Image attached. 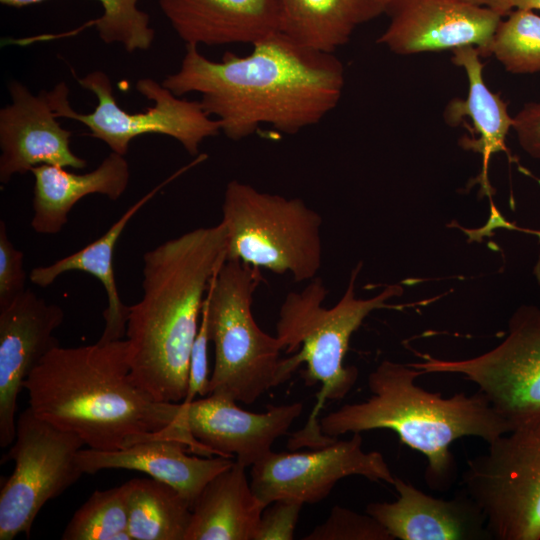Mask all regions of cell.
<instances>
[{
  "label": "cell",
  "mask_w": 540,
  "mask_h": 540,
  "mask_svg": "<svg viewBox=\"0 0 540 540\" xmlns=\"http://www.w3.org/2000/svg\"><path fill=\"white\" fill-rule=\"evenodd\" d=\"M246 56L227 52L213 61L186 44L177 72L162 85L174 95L196 92L221 132L239 141L260 125L293 135L319 123L339 103L345 73L333 54L303 46L281 31L252 44Z\"/></svg>",
  "instance_id": "1"
},
{
  "label": "cell",
  "mask_w": 540,
  "mask_h": 540,
  "mask_svg": "<svg viewBox=\"0 0 540 540\" xmlns=\"http://www.w3.org/2000/svg\"><path fill=\"white\" fill-rule=\"evenodd\" d=\"M39 418L78 435L91 449L113 451L172 440L213 456L184 428L181 403L154 400L130 374L126 339L50 350L24 381Z\"/></svg>",
  "instance_id": "2"
},
{
  "label": "cell",
  "mask_w": 540,
  "mask_h": 540,
  "mask_svg": "<svg viewBox=\"0 0 540 540\" xmlns=\"http://www.w3.org/2000/svg\"><path fill=\"white\" fill-rule=\"evenodd\" d=\"M220 221L169 239L143 256V294L126 328L130 374L154 400L181 403L210 284L226 261Z\"/></svg>",
  "instance_id": "3"
},
{
  "label": "cell",
  "mask_w": 540,
  "mask_h": 540,
  "mask_svg": "<svg viewBox=\"0 0 540 540\" xmlns=\"http://www.w3.org/2000/svg\"><path fill=\"white\" fill-rule=\"evenodd\" d=\"M423 371L409 364L383 360L368 376L371 396L345 404L319 421L321 433L338 437L389 429L400 441L427 459L424 478L436 491L448 490L457 473L451 444L465 436L487 443L512 431L511 425L490 405L485 395L457 393L443 398L419 387Z\"/></svg>",
  "instance_id": "4"
},
{
  "label": "cell",
  "mask_w": 540,
  "mask_h": 540,
  "mask_svg": "<svg viewBox=\"0 0 540 540\" xmlns=\"http://www.w3.org/2000/svg\"><path fill=\"white\" fill-rule=\"evenodd\" d=\"M361 265L352 270L343 296L333 307L323 306L328 291L322 279L315 277L303 289L289 292L279 309L275 336L283 351L292 354L297 368L306 364L307 385L321 384L316 405L304 428L290 439V449L319 448L334 440L321 433L318 416L325 401L343 399L357 381L358 369L344 365L350 339L370 313L395 307L388 301L403 292L395 284L374 297L357 298L355 282Z\"/></svg>",
  "instance_id": "5"
},
{
  "label": "cell",
  "mask_w": 540,
  "mask_h": 540,
  "mask_svg": "<svg viewBox=\"0 0 540 540\" xmlns=\"http://www.w3.org/2000/svg\"><path fill=\"white\" fill-rule=\"evenodd\" d=\"M261 280L260 269L226 260L210 284L205 305L215 362L209 394L252 404L297 369L291 356H281L278 338L255 321L253 296Z\"/></svg>",
  "instance_id": "6"
},
{
  "label": "cell",
  "mask_w": 540,
  "mask_h": 540,
  "mask_svg": "<svg viewBox=\"0 0 540 540\" xmlns=\"http://www.w3.org/2000/svg\"><path fill=\"white\" fill-rule=\"evenodd\" d=\"M221 222L227 236L226 260L290 274L295 282L317 277L322 218L302 199L232 180L224 192Z\"/></svg>",
  "instance_id": "7"
},
{
  "label": "cell",
  "mask_w": 540,
  "mask_h": 540,
  "mask_svg": "<svg viewBox=\"0 0 540 540\" xmlns=\"http://www.w3.org/2000/svg\"><path fill=\"white\" fill-rule=\"evenodd\" d=\"M75 78L96 96L97 105L91 113L76 112L69 103L68 86L61 82L49 91L56 116L81 122L92 137L103 141L112 152L125 156L131 141L138 136L161 134L177 140L187 153L195 156L204 139L221 132L219 120L209 116L200 101L176 96L151 78L136 82L137 91L153 102V106L138 113H129L117 104L111 80L103 71Z\"/></svg>",
  "instance_id": "8"
},
{
  "label": "cell",
  "mask_w": 540,
  "mask_h": 540,
  "mask_svg": "<svg viewBox=\"0 0 540 540\" xmlns=\"http://www.w3.org/2000/svg\"><path fill=\"white\" fill-rule=\"evenodd\" d=\"M488 444L468 461L464 492L482 511L490 538L540 540V420Z\"/></svg>",
  "instance_id": "9"
},
{
  "label": "cell",
  "mask_w": 540,
  "mask_h": 540,
  "mask_svg": "<svg viewBox=\"0 0 540 540\" xmlns=\"http://www.w3.org/2000/svg\"><path fill=\"white\" fill-rule=\"evenodd\" d=\"M82 439L36 416L30 407L16 420V435L1 463L15 467L0 490V540L29 537L41 508L84 474L77 463Z\"/></svg>",
  "instance_id": "10"
},
{
  "label": "cell",
  "mask_w": 540,
  "mask_h": 540,
  "mask_svg": "<svg viewBox=\"0 0 540 540\" xmlns=\"http://www.w3.org/2000/svg\"><path fill=\"white\" fill-rule=\"evenodd\" d=\"M420 357L424 361L409 365L424 374H459L472 381L512 429L540 420V307H519L509 319L504 340L479 356Z\"/></svg>",
  "instance_id": "11"
},
{
  "label": "cell",
  "mask_w": 540,
  "mask_h": 540,
  "mask_svg": "<svg viewBox=\"0 0 540 540\" xmlns=\"http://www.w3.org/2000/svg\"><path fill=\"white\" fill-rule=\"evenodd\" d=\"M352 475L389 484L395 479L384 456L377 451L365 452L361 433H353L350 439L336 438L309 452L271 451L252 465L250 483L264 507L278 499L315 504L325 499L338 481Z\"/></svg>",
  "instance_id": "12"
},
{
  "label": "cell",
  "mask_w": 540,
  "mask_h": 540,
  "mask_svg": "<svg viewBox=\"0 0 540 540\" xmlns=\"http://www.w3.org/2000/svg\"><path fill=\"white\" fill-rule=\"evenodd\" d=\"M389 23L377 43L398 55L474 46L489 56L503 18L487 7L459 0H386Z\"/></svg>",
  "instance_id": "13"
},
{
  "label": "cell",
  "mask_w": 540,
  "mask_h": 540,
  "mask_svg": "<svg viewBox=\"0 0 540 540\" xmlns=\"http://www.w3.org/2000/svg\"><path fill=\"white\" fill-rule=\"evenodd\" d=\"M236 402L217 393L181 402V418L185 430L213 455L235 457L246 467L270 453L303 411L301 402L270 406L262 413L246 411Z\"/></svg>",
  "instance_id": "14"
},
{
  "label": "cell",
  "mask_w": 540,
  "mask_h": 540,
  "mask_svg": "<svg viewBox=\"0 0 540 540\" xmlns=\"http://www.w3.org/2000/svg\"><path fill=\"white\" fill-rule=\"evenodd\" d=\"M64 320L63 309L27 288L0 308V446L16 435V410L24 381L41 359L60 345L54 332Z\"/></svg>",
  "instance_id": "15"
},
{
  "label": "cell",
  "mask_w": 540,
  "mask_h": 540,
  "mask_svg": "<svg viewBox=\"0 0 540 540\" xmlns=\"http://www.w3.org/2000/svg\"><path fill=\"white\" fill-rule=\"evenodd\" d=\"M11 104L0 110V183L39 165L84 169L87 161L71 149L72 132L57 121L49 91L38 95L22 83L8 84Z\"/></svg>",
  "instance_id": "16"
},
{
  "label": "cell",
  "mask_w": 540,
  "mask_h": 540,
  "mask_svg": "<svg viewBox=\"0 0 540 540\" xmlns=\"http://www.w3.org/2000/svg\"><path fill=\"white\" fill-rule=\"evenodd\" d=\"M393 502H372L366 513L374 517L393 539L475 540L490 538L480 508L463 494L444 500L430 496L401 478L392 484Z\"/></svg>",
  "instance_id": "17"
},
{
  "label": "cell",
  "mask_w": 540,
  "mask_h": 540,
  "mask_svg": "<svg viewBox=\"0 0 540 540\" xmlns=\"http://www.w3.org/2000/svg\"><path fill=\"white\" fill-rule=\"evenodd\" d=\"M185 44H253L280 31V0H159Z\"/></svg>",
  "instance_id": "18"
},
{
  "label": "cell",
  "mask_w": 540,
  "mask_h": 540,
  "mask_svg": "<svg viewBox=\"0 0 540 540\" xmlns=\"http://www.w3.org/2000/svg\"><path fill=\"white\" fill-rule=\"evenodd\" d=\"M234 461L224 456H200L172 440H151L113 451L82 448L77 463L84 474L127 469L148 474L176 489L193 507L205 485Z\"/></svg>",
  "instance_id": "19"
},
{
  "label": "cell",
  "mask_w": 540,
  "mask_h": 540,
  "mask_svg": "<svg viewBox=\"0 0 540 540\" xmlns=\"http://www.w3.org/2000/svg\"><path fill=\"white\" fill-rule=\"evenodd\" d=\"M34 177L31 226L39 234H56L72 208L84 197L100 194L118 200L126 191L130 168L124 155L112 152L92 171L74 173L64 167L39 165Z\"/></svg>",
  "instance_id": "20"
},
{
  "label": "cell",
  "mask_w": 540,
  "mask_h": 540,
  "mask_svg": "<svg viewBox=\"0 0 540 540\" xmlns=\"http://www.w3.org/2000/svg\"><path fill=\"white\" fill-rule=\"evenodd\" d=\"M245 469L235 460L205 485L193 504L185 540H255L265 507Z\"/></svg>",
  "instance_id": "21"
},
{
  "label": "cell",
  "mask_w": 540,
  "mask_h": 540,
  "mask_svg": "<svg viewBox=\"0 0 540 540\" xmlns=\"http://www.w3.org/2000/svg\"><path fill=\"white\" fill-rule=\"evenodd\" d=\"M176 175L171 176L131 205L95 241L52 264L33 268L29 274V280L42 288L48 287L60 275L70 271L86 272L94 276L104 287L107 296V307L103 311L105 326L98 340L101 343L123 338L130 312V306L125 305L121 300L114 274L113 255L116 244L132 217Z\"/></svg>",
  "instance_id": "22"
},
{
  "label": "cell",
  "mask_w": 540,
  "mask_h": 540,
  "mask_svg": "<svg viewBox=\"0 0 540 540\" xmlns=\"http://www.w3.org/2000/svg\"><path fill=\"white\" fill-rule=\"evenodd\" d=\"M452 62L464 69L468 92L464 99L454 98L447 104L444 118L448 125L458 126L470 121L472 137L461 139L462 147L480 153L483 158V183L488 186L487 170L493 153L506 150L505 140L512 129L513 116L499 93L492 92L483 79L480 53L474 46L452 50ZM489 189V188H488Z\"/></svg>",
  "instance_id": "23"
},
{
  "label": "cell",
  "mask_w": 540,
  "mask_h": 540,
  "mask_svg": "<svg viewBox=\"0 0 540 540\" xmlns=\"http://www.w3.org/2000/svg\"><path fill=\"white\" fill-rule=\"evenodd\" d=\"M386 0H280V31L326 53L345 45L360 25L384 14Z\"/></svg>",
  "instance_id": "24"
},
{
  "label": "cell",
  "mask_w": 540,
  "mask_h": 540,
  "mask_svg": "<svg viewBox=\"0 0 540 540\" xmlns=\"http://www.w3.org/2000/svg\"><path fill=\"white\" fill-rule=\"evenodd\" d=\"M123 486L132 540H185L192 507L176 489L151 477Z\"/></svg>",
  "instance_id": "25"
},
{
  "label": "cell",
  "mask_w": 540,
  "mask_h": 540,
  "mask_svg": "<svg viewBox=\"0 0 540 540\" xmlns=\"http://www.w3.org/2000/svg\"><path fill=\"white\" fill-rule=\"evenodd\" d=\"M63 540H132L123 484L95 490L75 511L67 524Z\"/></svg>",
  "instance_id": "26"
},
{
  "label": "cell",
  "mask_w": 540,
  "mask_h": 540,
  "mask_svg": "<svg viewBox=\"0 0 540 540\" xmlns=\"http://www.w3.org/2000/svg\"><path fill=\"white\" fill-rule=\"evenodd\" d=\"M46 0H0L5 6L21 8ZM103 8L102 15L86 26L96 27L105 44L119 43L128 53L148 50L155 38L150 16L137 7L139 0H96Z\"/></svg>",
  "instance_id": "27"
},
{
  "label": "cell",
  "mask_w": 540,
  "mask_h": 540,
  "mask_svg": "<svg viewBox=\"0 0 540 540\" xmlns=\"http://www.w3.org/2000/svg\"><path fill=\"white\" fill-rule=\"evenodd\" d=\"M501 19L489 49L506 71L531 74L540 71V16L516 9Z\"/></svg>",
  "instance_id": "28"
},
{
  "label": "cell",
  "mask_w": 540,
  "mask_h": 540,
  "mask_svg": "<svg viewBox=\"0 0 540 540\" xmlns=\"http://www.w3.org/2000/svg\"><path fill=\"white\" fill-rule=\"evenodd\" d=\"M304 540H393L387 530L368 513L334 506L327 519Z\"/></svg>",
  "instance_id": "29"
},
{
  "label": "cell",
  "mask_w": 540,
  "mask_h": 540,
  "mask_svg": "<svg viewBox=\"0 0 540 540\" xmlns=\"http://www.w3.org/2000/svg\"><path fill=\"white\" fill-rule=\"evenodd\" d=\"M23 252L10 241L6 223L0 221V308L20 296L27 288Z\"/></svg>",
  "instance_id": "30"
},
{
  "label": "cell",
  "mask_w": 540,
  "mask_h": 540,
  "mask_svg": "<svg viewBox=\"0 0 540 540\" xmlns=\"http://www.w3.org/2000/svg\"><path fill=\"white\" fill-rule=\"evenodd\" d=\"M303 502L278 499L262 511L255 540H292Z\"/></svg>",
  "instance_id": "31"
},
{
  "label": "cell",
  "mask_w": 540,
  "mask_h": 540,
  "mask_svg": "<svg viewBox=\"0 0 540 540\" xmlns=\"http://www.w3.org/2000/svg\"><path fill=\"white\" fill-rule=\"evenodd\" d=\"M210 342L208 313L205 301L202 308L199 330L195 338L189 365L188 392L183 402H189L196 396L209 394L208 344Z\"/></svg>",
  "instance_id": "32"
},
{
  "label": "cell",
  "mask_w": 540,
  "mask_h": 540,
  "mask_svg": "<svg viewBox=\"0 0 540 540\" xmlns=\"http://www.w3.org/2000/svg\"><path fill=\"white\" fill-rule=\"evenodd\" d=\"M512 130L521 148L540 160V99L526 103L513 116Z\"/></svg>",
  "instance_id": "33"
},
{
  "label": "cell",
  "mask_w": 540,
  "mask_h": 540,
  "mask_svg": "<svg viewBox=\"0 0 540 540\" xmlns=\"http://www.w3.org/2000/svg\"><path fill=\"white\" fill-rule=\"evenodd\" d=\"M516 9L540 10V0H500L493 10L503 17Z\"/></svg>",
  "instance_id": "34"
},
{
  "label": "cell",
  "mask_w": 540,
  "mask_h": 540,
  "mask_svg": "<svg viewBox=\"0 0 540 540\" xmlns=\"http://www.w3.org/2000/svg\"><path fill=\"white\" fill-rule=\"evenodd\" d=\"M459 1L470 4V5H474V6L487 7L493 10L500 0H459Z\"/></svg>",
  "instance_id": "35"
}]
</instances>
